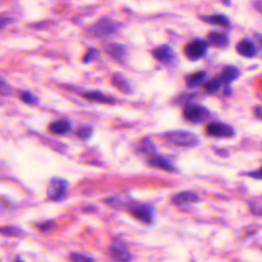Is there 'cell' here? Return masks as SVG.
Here are the masks:
<instances>
[{
    "mask_svg": "<svg viewBox=\"0 0 262 262\" xmlns=\"http://www.w3.org/2000/svg\"><path fill=\"white\" fill-rule=\"evenodd\" d=\"M135 150L139 154H144L149 156L156 152V145L148 137H144V138H141L138 142H136Z\"/></svg>",
    "mask_w": 262,
    "mask_h": 262,
    "instance_id": "13",
    "label": "cell"
},
{
    "mask_svg": "<svg viewBox=\"0 0 262 262\" xmlns=\"http://www.w3.org/2000/svg\"><path fill=\"white\" fill-rule=\"evenodd\" d=\"M108 256L114 262H130L132 260V254L123 242H113L108 247Z\"/></svg>",
    "mask_w": 262,
    "mask_h": 262,
    "instance_id": "2",
    "label": "cell"
},
{
    "mask_svg": "<svg viewBox=\"0 0 262 262\" xmlns=\"http://www.w3.org/2000/svg\"><path fill=\"white\" fill-rule=\"evenodd\" d=\"M236 50L241 55L246 56V57H252L257 53V49H256L255 45L247 39L237 43Z\"/></svg>",
    "mask_w": 262,
    "mask_h": 262,
    "instance_id": "14",
    "label": "cell"
},
{
    "mask_svg": "<svg viewBox=\"0 0 262 262\" xmlns=\"http://www.w3.org/2000/svg\"><path fill=\"white\" fill-rule=\"evenodd\" d=\"M206 73L205 72H198L195 74H191L186 78V85L188 88H194L199 86L205 79Z\"/></svg>",
    "mask_w": 262,
    "mask_h": 262,
    "instance_id": "21",
    "label": "cell"
},
{
    "mask_svg": "<svg viewBox=\"0 0 262 262\" xmlns=\"http://www.w3.org/2000/svg\"><path fill=\"white\" fill-rule=\"evenodd\" d=\"M131 215L144 225H151L155 221V211L148 205H136L130 208Z\"/></svg>",
    "mask_w": 262,
    "mask_h": 262,
    "instance_id": "3",
    "label": "cell"
},
{
    "mask_svg": "<svg viewBox=\"0 0 262 262\" xmlns=\"http://www.w3.org/2000/svg\"><path fill=\"white\" fill-rule=\"evenodd\" d=\"M182 115L185 120L192 123H199L204 121L208 117L209 111L203 105L191 103V104H186L183 107Z\"/></svg>",
    "mask_w": 262,
    "mask_h": 262,
    "instance_id": "4",
    "label": "cell"
},
{
    "mask_svg": "<svg viewBox=\"0 0 262 262\" xmlns=\"http://www.w3.org/2000/svg\"><path fill=\"white\" fill-rule=\"evenodd\" d=\"M83 97L85 99L91 100V101H95V102H102V103H111L114 101V99L112 97H107L105 96L103 93L99 92V91H86L83 94Z\"/></svg>",
    "mask_w": 262,
    "mask_h": 262,
    "instance_id": "18",
    "label": "cell"
},
{
    "mask_svg": "<svg viewBox=\"0 0 262 262\" xmlns=\"http://www.w3.org/2000/svg\"><path fill=\"white\" fill-rule=\"evenodd\" d=\"M161 137L168 143L177 146H196L200 143L199 137L186 130H172L161 134Z\"/></svg>",
    "mask_w": 262,
    "mask_h": 262,
    "instance_id": "1",
    "label": "cell"
},
{
    "mask_svg": "<svg viewBox=\"0 0 262 262\" xmlns=\"http://www.w3.org/2000/svg\"><path fill=\"white\" fill-rule=\"evenodd\" d=\"M103 49L107 55L116 59H121L126 55V48L120 44L108 43L103 46Z\"/></svg>",
    "mask_w": 262,
    "mask_h": 262,
    "instance_id": "12",
    "label": "cell"
},
{
    "mask_svg": "<svg viewBox=\"0 0 262 262\" xmlns=\"http://www.w3.org/2000/svg\"><path fill=\"white\" fill-rule=\"evenodd\" d=\"M54 226H55V223H54L53 221H45V222H42V223H40V224L37 225V227H38L40 230L44 231V232L51 230Z\"/></svg>",
    "mask_w": 262,
    "mask_h": 262,
    "instance_id": "28",
    "label": "cell"
},
{
    "mask_svg": "<svg viewBox=\"0 0 262 262\" xmlns=\"http://www.w3.org/2000/svg\"><path fill=\"white\" fill-rule=\"evenodd\" d=\"M202 19L206 23L219 25V26H222V27H228L229 26L228 18L223 14H213V15H208V16H202Z\"/></svg>",
    "mask_w": 262,
    "mask_h": 262,
    "instance_id": "20",
    "label": "cell"
},
{
    "mask_svg": "<svg viewBox=\"0 0 262 262\" xmlns=\"http://www.w3.org/2000/svg\"><path fill=\"white\" fill-rule=\"evenodd\" d=\"M14 262H24V261H23V260H21V259H19V258H16V259H15V261H14Z\"/></svg>",
    "mask_w": 262,
    "mask_h": 262,
    "instance_id": "33",
    "label": "cell"
},
{
    "mask_svg": "<svg viewBox=\"0 0 262 262\" xmlns=\"http://www.w3.org/2000/svg\"><path fill=\"white\" fill-rule=\"evenodd\" d=\"M205 131L208 135L214 137H232L235 133L232 126L221 122L208 123L205 127Z\"/></svg>",
    "mask_w": 262,
    "mask_h": 262,
    "instance_id": "5",
    "label": "cell"
},
{
    "mask_svg": "<svg viewBox=\"0 0 262 262\" xmlns=\"http://www.w3.org/2000/svg\"><path fill=\"white\" fill-rule=\"evenodd\" d=\"M119 25L111 19H102L96 24H94L89 29V34L93 36H107L114 34L118 31Z\"/></svg>",
    "mask_w": 262,
    "mask_h": 262,
    "instance_id": "7",
    "label": "cell"
},
{
    "mask_svg": "<svg viewBox=\"0 0 262 262\" xmlns=\"http://www.w3.org/2000/svg\"><path fill=\"white\" fill-rule=\"evenodd\" d=\"M7 24V19H0V29Z\"/></svg>",
    "mask_w": 262,
    "mask_h": 262,
    "instance_id": "32",
    "label": "cell"
},
{
    "mask_svg": "<svg viewBox=\"0 0 262 262\" xmlns=\"http://www.w3.org/2000/svg\"><path fill=\"white\" fill-rule=\"evenodd\" d=\"M208 42L217 47H224L228 44V38L225 34L219 32H211L208 35Z\"/></svg>",
    "mask_w": 262,
    "mask_h": 262,
    "instance_id": "17",
    "label": "cell"
},
{
    "mask_svg": "<svg viewBox=\"0 0 262 262\" xmlns=\"http://www.w3.org/2000/svg\"><path fill=\"white\" fill-rule=\"evenodd\" d=\"M11 86L0 77V94L1 95H10L11 94Z\"/></svg>",
    "mask_w": 262,
    "mask_h": 262,
    "instance_id": "26",
    "label": "cell"
},
{
    "mask_svg": "<svg viewBox=\"0 0 262 262\" xmlns=\"http://www.w3.org/2000/svg\"><path fill=\"white\" fill-rule=\"evenodd\" d=\"M92 128L89 127V126H82L80 127L77 131H76V136L78 138H80L81 140H87L91 137L92 135Z\"/></svg>",
    "mask_w": 262,
    "mask_h": 262,
    "instance_id": "24",
    "label": "cell"
},
{
    "mask_svg": "<svg viewBox=\"0 0 262 262\" xmlns=\"http://www.w3.org/2000/svg\"><path fill=\"white\" fill-rule=\"evenodd\" d=\"M248 175L252 178H255V179H261L262 180V167L258 170H255V171H251L248 173Z\"/></svg>",
    "mask_w": 262,
    "mask_h": 262,
    "instance_id": "30",
    "label": "cell"
},
{
    "mask_svg": "<svg viewBox=\"0 0 262 262\" xmlns=\"http://www.w3.org/2000/svg\"><path fill=\"white\" fill-rule=\"evenodd\" d=\"M152 55L156 59L164 63H170L176 59V54L168 45H162L152 50Z\"/></svg>",
    "mask_w": 262,
    "mask_h": 262,
    "instance_id": "11",
    "label": "cell"
},
{
    "mask_svg": "<svg viewBox=\"0 0 262 262\" xmlns=\"http://www.w3.org/2000/svg\"><path fill=\"white\" fill-rule=\"evenodd\" d=\"M70 259L72 262H94V260L91 257H88L83 254H78V253L71 254Z\"/></svg>",
    "mask_w": 262,
    "mask_h": 262,
    "instance_id": "25",
    "label": "cell"
},
{
    "mask_svg": "<svg viewBox=\"0 0 262 262\" xmlns=\"http://www.w3.org/2000/svg\"><path fill=\"white\" fill-rule=\"evenodd\" d=\"M238 76H239V71L235 67L229 66V67H226L222 70L219 80L221 81V83L229 84L232 81H234L235 79H237Z\"/></svg>",
    "mask_w": 262,
    "mask_h": 262,
    "instance_id": "16",
    "label": "cell"
},
{
    "mask_svg": "<svg viewBox=\"0 0 262 262\" xmlns=\"http://www.w3.org/2000/svg\"><path fill=\"white\" fill-rule=\"evenodd\" d=\"M0 233L8 236H20L23 235L24 231L18 227L4 226V227H0Z\"/></svg>",
    "mask_w": 262,
    "mask_h": 262,
    "instance_id": "23",
    "label": "cell"
},
{
    "mask_svg": "<svg viewBox=\"0 0 262 262\" xmlns=\"http://www.w3.org/2000/svg\"><path fill=\"white\" fill-rule=\"evenodd\" d=\"M207 43L203 40H194L188 43L184 49L187 57L191 59H198L202 57L207 51Z\"/></svg>",
    "mask_w": 262,
    "mask_h": 262,
    "instance_id": "9",
    "label": "cell"
},
{
    "mask_svg": "<svg viewBox=\"0 0 262 262\" xmlns=\"http://www.w3.org/2000/svg\"><path fill=\"white\" fill-rule=\"evenodd\" d=\"M67 188H68V182L64 179L54 177L50 180L48 184L47 195L52 201H59L66 195Z\"/></svg>",
    "mask_w": 262,
    "mask_h": 262,
    "instance_id": "6",
    "label": "cell"
},
{
    "mask_svg": "<svg viewBox=\"0 0 262 262\" xmlns=\"http://www.w3.org/2000/svg\"><path fill=\"white\" fill-rule=\"evenodd\" d=\"M112 83L116 88H118L122 92H125V93L131 92V87L129 83L121 74H115L112 78Z\"/></svg>",
    "mask_w": 262,
    "mask_h": 262,
    "instance_id": "19",
    "label": "cell"
},
{
    "mask_svg": "<svg viewBox=\"0 0 262 262\" xmlns=\"http://www.w3.org/2000/svg\"><path fill=\"white\" fill-rule=\"evenodd\" d=\"M49 131L53 134H58V135H61V134H67L71 131L72 129V126H71V123L67 120H59V121H55V122H52L50 125H49Z\"/></svg>",
    "mask_w": 262,
    "mask_h": 262,
    "instance_id": "15",
    "label": "cell"
},
{
    "mask_svg": "<svg viewBox=\"0 0 262 262\" xmlns=\"http://www.w3.org/2000/svg\"><path fill=\"white\" fill-rule=\"evenodd\" d=\"M170 201L173 205L181 206V205H186V204L198 203V202H200V196L194 191L184 190V191H179V192L173 194L170 198Z\"/></svg>",
    "mask_w": 262,
    "mask_h": 262,
    "instance_id": "10",
    "label": "cell"
},
{
    "mask_svg": "<svg viewBox=\"0 0 262 262\" xmlns=\"http://www.w3.org/2000/svg\"><path fill=\"white\" fill-rule=\"evenodd\" d=\"M20 99H21L24 102L29 103V104H35V103H37V98H36L33 94H31L30 92H27V91L20 93Z\"/></svg>",
    "mask_w": 262,
    "mask_h": 262,
    "instance_id": "27",
    "label": "cell"
},
{
    "mask_svg": "<svg viewBox=\"0 0 262 262\" xmlns=\"http://www.w3.org/2000/svg\"><path fill=\"white\" fill-rule=\"evenodd\" d=\"M256 7H257V9L262 11V0H257L256 1Z\"/></svg>",
    "mask_w": 262,
    "mask_h": 262,
    "instance_id": "31",
    "label": "cell"
},
{
    "mask_svg": "<svg viewBox=\"0 0 262 262\" xmlns=\"http://www.w3.org/2000/svg\"><path fill=\"white\" fill-rule=\"evenodd\" d=\"M220 86H221V81L217 78H214L204 84V90L207 93H215L216 91L219 90Z\"/></svg>",
    "mask_w": 262,
    "mask_h": 262,
    "instance_id": "22",
    "label": "cell"
},
{
    "mask_svg": "<svg viewBox=\"0 0 262 262\" xmlns=\"http://www.w3.org/2000/svg\"><path fill=\"white\" fill-rule=\"evenodd\" d=\"M97 55H98L97 50H95V49H90V50L88 51V53L85 55L84 61H85V62H89V61L93 60L95 57H97Z\"/></svg>",
    "mask_w": 262,
    "mask_h": 262,
    "instance_id": "29",
    "label": "cell"
},
{
    "mask_svg": "<svg viewBox=\"0 0 262 262\" xmlns=\"http://www.w3.org/2000/svg\"><path fill=\"white\" fill-rule=\"evenodd\" d=\"M146 164L149 167L157 168V169H160V170H163L166 172H174L176 170L175 165L173 164V162L171 160H169L165 156L159 155L157 152L147 156Z\"/></svg>",
    "mask_w": 262,
    "mask_h": 262,
    "instance_id": "8",
    "label": "cell"
}]
</instances>
